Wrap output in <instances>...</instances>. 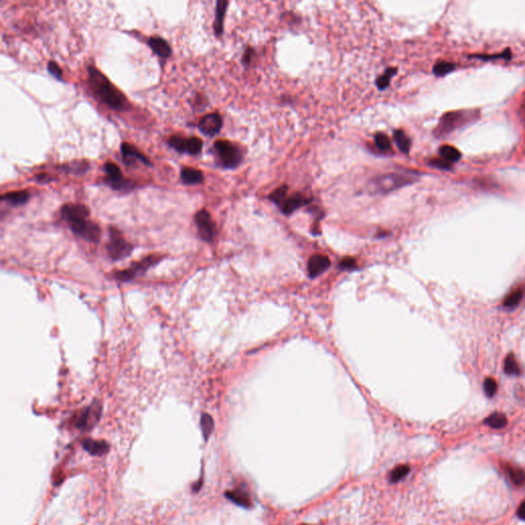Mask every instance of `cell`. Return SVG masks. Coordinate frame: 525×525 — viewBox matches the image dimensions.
I'll return each mask as SVG.
<instances>
[{
    "label": "cell",
    "mask_w": 525,
    "mask_h": 525,
    "mask_svg": "<svg viewBox=\"0 0 525 525\" xmlns=\"http://www.w3.org/2000/svg\"><path fill=\"white\" fill-rule=\"evenodd\" d=\"M469 117H471V115H469L468 113L462 112V111L446 113L442 116L439 121L438 128L436 129V133H438V135H444L446 133H449L452 130L460 127L461 125L466 124Z\"/></svg>",
    "instance_id": "cell-11"
},
{
    "label": "cell",
    "mask_w": 525,
    "mask_h": 525,
    "mask_svg": "<svg viewBox=\"0 0 525 525\" xmlns=\"http://www.w3.org/2000/svg\"><path fill=\"white\" fill-rule=\"evenodd\" d=\"M396 73H397V68H388L384 72V74L381 75L379 78L376 80V84H377L378 88L381 89V90L386 89L389 85H390L391 79L395 76Z\"/></svg>",
    "instance_id": "cell-27"
},
{
    "label": "cell",
    "mask_w": 525,
    "mask_h": 525,
    "mask_svg": "<svg viewBox=\"0 0 525 525\" xmlns=\"http://www.w3.org/2000/svg\"><path fill=\"white\" fill-rule=\"evenodd\" d=\"M330 266V261L327 257L322 255H315L311 257L308 262V272L311 278H315L321 275Z\"/></svg>",
    "instance_id": "cell-14"
},
{
    "label": "cell",
    "mask_w": 525,
    "mask_h": 525,
    "mask_svg": "<svg viewBox=\"0 0 525 525\" xmlns=\"http://www.w3.org/2000/svg\"><path fill=\"white\" fill-rule=\"evenodd\" d=\"M121 157L126 165H131L135 160L142 162L145 165L152 166V162L143 153H141L133 145L128 143H122L120 146Z\"/></svg>",
    "instance_id": "cell-13"
},
{
    "label": "cell",
    "mask_w": 525,
    "mask_h": 525,
    "mask_svg": "<svg viewBox=\"0 0 525 525\" xmlns=\"http://www.w3.org/2000/svg\"><path fill=\"white\" fill-rule=\"evenodd\" d=\"M180 176L184 185H197L203 182V174L201 170L192 167H183Z\"/></svg>",
    "instance_id": "cell-19"
},
{
    "label": "cell",
    "mask_w": 525,
    "mask_h": 525,
    "mask_svg": "<svg viewBox=\"0 0 525 525\" xmlns=\"http://www.w3.org/2000/svg\"><path fill=\"white\" fill-rule=\"evenodd\" d=\"M0 199L3 202L9 203L12 206H20L28 202V200L30 199V193L27 190L8 192L6 194H3Z\"/></svg>",
    "instance_id": "cell-18"
},
{
    "label": "cell",
    "mask_w": 525,
    "mask_h": 525,
    "mask_svg": "<svg viewBox=\"0 0 525 525\" xmlns=\"http://www.w3.org/2000/svg\"><path fill=\"white\" fill-rule=\"evenodd\" d=\"M225 497L231 501L232 503H234L235 505L239 506V507H242V508H245V509H249L251 508V499L248 495L247 492H245L244 490L242 489H237V490H234V491H228L225 493Z\"/></svg>",
    "instance_id": "cell-16"
},
{
    "label": "cell",
    "mask_w": 525,
    "mask_h": 525,
    "mask_svg": "<svg viewBox=\"0 0 525 525\" xmlns=\"http://www.w3.org/2000/svg\"><path fill=\"white\" fill-rule=\"evenodd\" d=\"M168 145L180 154H188L196 156L203 148V142L196 137L184 138L182 135H172L168 139Z\"/></svg>",
    "instance_id": "cell-9"
},
{
    "label": "cell",
    "mask_w": 525,
    "mask_h": 525,
    "mask_svg": "<svg viewBox=\"0 0 525 525\" xmlns=\"http://www.w3.org/2000/svg\"><path fill=\"white\" fill-rule=\"evenodd\" d=\"M147 44L152 49V51L157 54L161 60H166L167 57L171 54V47L168 44V42L163 39V38L159 36H152L150 37Z\"/></svg>",
    "instance_id": "cell-15"
},
{
    "label": "cell",
    "mask_w": 525,
    "mask_h": 525,
    "mask_svg": "<svg viewBox=\"0 0 525 525\" xmlns=\"http://www.w3.org/2000/svg\"><path fill=\"white\" fill-rule=\"evenodd\" d=\"M484 424L493 429H503L508 424L507 417L501 413H494L484 420Z\"/></svg>",
    "instance_id": "cell-23"
},
{
    "label": "cell",
    "mask_w": 525,
    "mask_h": 525,
    "mask_svg": "<svg viewBox=\"0 0 525 525\" xmlns=\"http://www.w3.org/2000/svg\"><path fill=\"white\" fill-rule=\"evenodd\" d=\"M375 144L381 151H389L391 149V142L387 135L383 132H378L375 134Z\"/></svg>",
    "instance_id": "cell-34"
},
{
    "label": "cell",
    "mask_w": 525,
    "mask_h": 525,
    "mask_svg": "<svg viewBox=\"0 0 525 525\" xmlns=\"http://www.w3.org/2000/svg\"><path fill=\"white\" fill-rule=\"evenodd\" d=\"M47 71L50 73L51 76H53L55 79L63 80V71L61 67L57 65L54 61H49L47 63Z\"/></svg>",
    "instance_id": "cell-36"
},
{
    "label": "cell",
    "mask_w": 525,
    "mask_h": 525,
    "mask_svg": "<svg viewBox=\"0 0 525 525\" xmlns=\"http://www.w3.org/2000/svg\"><path fill=\"white\" fill-rule=\"evenodd\" d=\"M102 414V405L98 401H93L89 406L77 416L74 420V426L76 429L81 431H88L92 429L93 426L99 422Z\"/></svg>",
    "instance_id": "cell-8"
},
{
    "label": "cell",
    "mask_w": 525,
    "mask_h": 525,
    "mask_svg": "<svg viewBox=\"0 0 525 525\" xmlns=\"http://www.w3.org/2000/svg\"><path fill=\"white\" fill-rule=\"evenodd\" d=\"M429 165L433 166V167H436V168H439V169H450L452 167L451 163L446 162L445 160H443L442 158L441 159H438V158H435V159H432L430 162H429Z\"/></svg>",
    "instance_id": "cell-38"
},
{
    "label": "cell",
    "mask_w": 525,
    "mask_h": 525,
    "mask_svg": "<svg viewBox=\"0 0 525 525\" xmlns=\"http://www.w3.org/2000/svg\"><path fill=\"white\" fill-rule=\"evenodd\" d=\"M475 56H477L478 59H482V60H493V59L510 60L511 59V51L508 48L507 50H505L503 53H500V54H497V55H475Z\"/></svg>",
    "instance_id": "cell-37"
},
{
    "label": "cell",
    "mask_w": 525,
    "mask_h": 525,
    "mask_svg": "<svg viewBox=\"0 0 525 525\" xmlns=\"http://www.w3.org/2000/svg\"><path fill=\"white\" fill-rule=\"evenodd\" d=\"M219 163L224 168H235L242 160V153L238 147L229 141L219 140L213 144Z\"/></svg>",
    "instance_id": "cell-5"
},
{
    "label": "cell",
    "mask_w": 525,
    "mask_h": 525,
    "mask_svg": "<svg viewBox=\"0 0 525 525\" xmlns=\"http://www.w3.org/2000/svg\"><path fill=\"white\" fill-rule=\"evenodd\" d=\"M194 222L198 230L199 237L205 242H211L217 235V228L213 223L209 212L206 209H200L194 216Z\"/></svg>",
    "instance_id": "cell-10"
},
{
    "label": "cell",
    "mask_w": 525,
    "mask_h": 525,
    "mask_svg": "<svg viewBox=\"0 0 525 525\" xmlns=\"http://www.w3.org/2000/svg\"><path fill=\"white\" fill-rule=\"evenodd\" d=\"M81 444H82L84 451H86L91 456H95V457L104 456L109 451L108 443L102 440H93V439L87 438V439H84Z\"/></svg>",
    "instance_id": "cell-17"
},
{
    "label": "cell",
    "mask_w": 525,
    "mask_h": 525,
    "mask_svg": "<svg viewBox=\"0 0 525 525\" xmlns=\"http://www.w3.org/2000/svg\"><path fill=\"white\" fill-rule=\"evenodd\" d=\"M483 390H484L485 395L488 396L489 398L494 397L496 395L497 391H498V384H497L496 380H494L492 378L485 379V381L483 383Z\"/></svg>",
    "instance_id": "cell-35"
},
{
    "label": "cell",
    "mask_w": 525,
    "mask_h": 525,
    "mask_svg": "<svg viewBox=\"0 0 525 525\" xmlns=\"http://www.w3.org/2000/svg\"><path fill=\"white\" fill-rule=\"evenodd\" d=\"M133 246L124 238L122 233L115 227L109 228V241L107 243L108 256L113 261H120L128 257Z\"/></svg>",
    "instance_id": "cell-4"
},
{
    "label": "cell",
    "mask_w": 525,
    "mask_h": 525,
    "mask_svg": "<svg viewBox=\"0 0 525 525\" xmlns=\"http://www.w3.org/2000/svg\"><path fill=\"white\" fill-rule=\"evenodd\" d=\"M439 154H440L441 158L449 163L458 162L462 157L461 152L457 148L453 146H449V145H444L440 147Z\"/></svg>",
    "instance_id": "cell-22"
},
{
    "label": "cell",
    "mask_w": 525,
    "mask_h": 525,
    "mask_svg": "<svg viewBox=\"0 0 525 525\" xmlns=\"http://www.w3.org/2000/svg\"><path fill=\"white\" fill-rule=\"evenodd\" d=\"M394 141H395L398 149L402 153H404V154L410 153L412 142H411L410 138H408L407 135L404 133L403 130L398 129V130L394 131Z\"/></svg>",
    "instance_id": "cell-24"
},
{
    "label": "cell",
    "mask_w": 525,
    "mask_h": 525,
    "mask_svg": "<svg viewBox=\"0 0 525 525\" xmlns=\"http://www.w3.org/2000/svg\"><path fill=\"white\" fill-rule=\"evenodd\" d=\"M339 268L342 270H352L356 268V262L352 258H346L340 264Z\"/></svg>",
    "instance_id": "cell-39"
},
{
    "label": "cell",
    "mask_w": 525,
    "mask_h": 525,
    "mask_svg": "<svg viewBox=\"0 0 525 525\" xmlns=\"http://www.w3.org/2000/svg\"><path fill=\"white\" fill-rule=\"evenodd\" d=\"M416 173L392 172L380 174L368 182L366 189L371 195H384L417 182Z\"/></svg>",
    "instance_id": "cell-3"
},
{
    "label": "cell",
    "mask_w": 525,
    "mask_h": 525,
    "mask_svg": "<svg viewBox=\"0 0 525 525\" xmlns=\"http://www.w3.org/2000/svg\"><path fill=\"white\" fill-rule=\"evenodd\" d=\"M251 52H252V49H251V48H248V49L245 51V53H244V55H243V63H244V64H248V62L250 61V56H251L250 53H251Z\"/></svg>",
    "instance_id": "cell-42"
},
{
    "label": "cell",
    "mask_w": 525,
    "mask_h": 525,
    "mask_svg": "<svg viewBox=\"0 0 525 525\" xmlns=\"http://www.w3.org/2000/svg\"><path fill=\"white\" fill-rule=\"evenodd\" d=\"M90 211L81 203H67L61 208V217L76 236L81 239L98 243L101 240L102 231L98 224L88 220Z\"/></svg>",
    "instance_id": "cell-1"
},
{
    "label": "cell",
    "mask_w": 525,
    "mask_h": 525,
    "mask_svg": "<svg viewBox=\"0 0 525 525\" xmlns=\"http://www.w3.org/2000/svg\"><path fill=\"white\" fill-rule=\"evenodd\" d=\"M87 81L92 93L102 103L115 111L125 110L127 105L125 95L100 70L89 66L87 68Z\"/></svg>",
    "instance_id": "cell-2"
},
{
    "label": "cell",
    "mask_w": 525,
    "mask_h": 525,
    "mask_svg": "<svg viewBox=\"0 0 525 525\" xmlns=\"http://www.w3.org/2000/svg\"><path fill=\"white\" fill-rule=\"evenodd\" d=\"M523 299V291L522 289H515L513 290L511 294H509L507 296V298L505 299L504 301V307L507 308V309H515L522 301Z\"/></svg>",
    "instance_id": "cell-28"
},
{
    "label": "cell",
    "mask_w": 525,
    "mask_h": 525,
    "mask_svg": "<svg viewBox=\"0 0 525 525\" xmlns=\"http://www.w3.org/2000/svg\"><path fill=\"white\" fill-rule=\"evenodd\" d=\"M222 126L223 119L218 113H210L203 116L198 123L199 131L207 137H215L220 132Z\"/></svg>",
    "instance_id": "cell-12"
},
{
    "label": "cell",
    "mask_w": 525,
    "mask_h": 525,
    "mask_svg": "<svg viewBox=\"0 0 525 525\" xmlns=\"http://www.w3.org/2000/svg\"><path fill=\"white\" fill-rule=\"evenodd\" d=\"M51 180L52 179L48 176V174H45V173H40V174H38V176H36L37 183H40V184L49 183V182H51Z\"/></svg>",
    "instance_id": "cell-40"
},
{
    "label": "cell",
    "mask_w": 525,
    "mask_h": 525,
    "mask_svg": "<svg viewBox=\"0 0 525 525\" xmlns=\"http://www.w3.org/2000/svg\"><path fill=\"white\" fill-rule=\"evenodd\" d=\"M506 473H507L512 483L517 486H520L525 482V472L522 469L518 468V467L508 466L507 468H506Z\"/></svg>",
    "instance_id": "cell-26"
},
{
    "label": "cell",
    "mask_w": 525,
    "mask_h": 525,
    "mask_svg": "<svg viewBox=\"0 0 525 525\" xmlns=\"http://www.w3.org/2000/svg\"><path fill=\"white\" fill-rule=\"evenodd\" d=\"M229 2L228 1H218L216 6V18L213 22V30L217 36H221L224 32V20L226 11L228 8Z\"/></svg>",
    "instance_id": "cell-21"
},
{
    "label": "cell",
    "mask_w": 525,
    "mask_h": 525,
    "mask_svg": "<svg viewBox=\"0 0 525 525\" xmlns=\"http://www.w3.org/2000/svg\"><path fill=\"white\" fill-rule=\"evenodd\" d=\"M410 471H411V468L408 465L396 466L395 468L390 472V474H389V481H390L391 483H396L402 480L404 477H406L407 474L410 473Z\"/></svg>",
    "instance_id": "cell-29"
},
{
    "label": "cell",
    "mask_w": 525,
    "mask_h": 525,
    "mask_svg": "<svg viewBox=\"0 0 525 525\" xmlns=\"http://www.w3.org/2000/svg\"><path fill=\"white\" fill-rule=\"evenodd\" d=\"M60 168L63 169L67 173L83 174L89 169V165L84 161H75L74 163H71V164H64L60 166Z\"/></svg>",
    "instance_id": "cell-31"
},
{
    "label": "cell",
    "mask_w": 525,
    "mask_h": 525,
    "mask_svg": "<svg viewBox=\"0 0 525 525\" xmlns=\"http://www.w3.org/2000/svg\"><path fill=\"white\" fill-rule=\"evenodd\" d=\"M504 369H505V373L509 376H520L521 368L513 353L508 354V356L506 357Z\"/></svg>",
    "instance_id": "cell-25"
},
{
    "label": "cell",
    "mask_w": 525,
    "mask_h": 525,
    "mask_svg": "<svg viewBox=\"0 0 525 525\" xmlns=\"http://www.w3.org/2000/svg\"><path fill=\"white\" fill-rule=\"evenodd\" d=\"M303 525H306V524H303Z\"/></svg>",
    "instance_id": "cell-43"
},
{
    "label": "cell",
    "mask_w": 525,
    "mask_h": 525,
    "mask_svg": "<svg viewBox=\"0 0 525 525\" xmlns=\"http://www.w3.org/2000/svg\"><path fill=\"white\" fill-rule=\"evenodd\" d=\"M200 426H201L203 438L206 441L211 435L213 429H215V422H213V419L211 418V416H209L208 414H203L201 416Z\"/></svg>",
    "instance_id": "cell-30"
},
{
    "label": "cell",
    "mask_w": 525,
    "mask_h": 525,
    "mask_svg": "<svg viewBox=\"0 0 525 525\" xmlns=\"http://www.w3.org/2000/svg\"><path fill=\"white\" fill-rule=\"evenodd\" d=\"M517 516L520 520L525 521V500L519 506V508L517 510Z\"/></svg>",
    "instance_id": "cell-41"
},
{
    "label": "cell",
    "mask_w": 525,
    "mask_h": 525,
    "mask_svg": "<svg viewBox=\"0 0 525 525\" xmlns=\"http://www.w3.org/2000/svg\"><path fill=\"white\" fill-rule=\"evenodd\" d=\"M103 169L106 174L104 183L113 190L129 192L137 187V184L123 177L121 169L117 164L113 162H107L104 164Z\"/></svg>",
    "instance_id": "cell-6"
},
{
    "label": "cell",
    "mask_w": 525,
    "mask_h": 525,
    "mask_svg": "<svg viewBox=\"0 0 525 525\" xmlns=\"http://www.w3.org/2000/svg\"><path fill=\"white\" fill-rule=\"evenodd\" d=\"M310 200L302 196L301 194H295V195H293L291 197L286 198L285 202L283 203L281 207V210L284 215H290V213H293L295 210H297L301 206L308 204Z\"/></svg>",
    "instance_id": "cell-20"
},
{
    "label": "cell",
    "mask_w": 525,
    "mask_h": 525,
    "mask_svg": "<svg viewBox=\"0 0 525 525\" xmlns=\"http://www.w3.org/2000/svg\"><path fill=\"white\" fill-rule=\"evenodd\" d=\"M286 194H287V186H281L275 191L272 192L269 195V199L274 202L278 207H282L283 203L286 200Z\"/></svg>",
    "instance_id": "cell-32"
},
{
    "label": "cell",
    "mask_w": 525,
    "mask_h": 525,
    "mask_svg": "<svg viewBox=\"0 0 525 525\" xmlns=\"http://www.w3.org/2000/svg\"><path fill=\"white\" fill-rule=\"evenodd\" d=\"M455 68H456V65L454 63L439 62L433 67V73H434V75H436L438 77H442V76H445L449 73L453 72L455 70Z\"/></svg>",
    "instance_id": "cell-33"
},
{
    "label": "cell",
    "mask_w": 525,
    "mask_h": 525,
    "mask_svg": "<svg viewBox=\"0 0 525 525\" xmlns=\"http://www.w3.org/2000/svg\"><path fill=\"white\" fill-rule=\"evenodd\" d=\"M161 261V257L158 256H149L144 258L143 260L135 262L129 266V268L125 270H120L115 272L113 274L114 278L119 281L127 282L132 279H134L137 276L144 274L147 270H149L154 265L158 264Z\"/></svg>",
    "instance_id": "cell-7"
}]
</instances>
